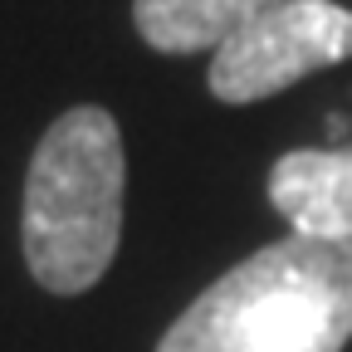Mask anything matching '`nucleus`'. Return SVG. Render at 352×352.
Listing matches in <instances>:
<instances>
[{
	"mask_svg": "<svg viewBox=\"0 0 352 352\" xmlns=\"http://www.w3.org/2000/svg\"><path fill=\"white\" fill-rule=\"evenodd\" d=\"M352 338V240L284 235L220 274L157 352H342Z\"/></svg>",
	"mask_w": 352,
	"mask_h": 352,
	"instance_id": "nucleus-1",
	"label": "nucleus"
},
{
	"mask_svg": "<svg viewBox=\"0 0 352 352\" xmlns=\"http://www.w3.org/2000/svg\"><path fill=\"white\" fill-rule=\"evenodd\" d=\"M127 157L103 108H69L34 147L25 182V259L50 294L94 289L118 254Z\"/></svg>",
	"mask_w": 352,
	"mask_h": 352,
	"instance_id": "nucleus-2",
	"label": "nucleus"
},
{
	"mask_svg": "<svg viewBox=\"0 0 352 352\" xmlns=\"http://www.w3.org/2000/svg\"><path fill=\"white\" fill-rule=\"evenodd\" d=\"M342 59H352L347 6H338V0H279L215 44L206 83L220 103H259Z\"/></svg>",
	"mask_w": 352,
	"mask_h": 352,
	"instance_id": "nucleus-3",
	"label": "nucleus"
},
{
	"mask_svg": "<svg viewBox=\"0 0 352 352\" xmlns=\"http://www.w3.org/2000/svg\"><path fill=\"white\" fill-rule=\"evenodd\" d=\"M270 201L308 240H352V142L284 152L270 171Z\"/></svg>",
	"mask_w": 352,
	"mask_h": 352,
	"instance_id": "nucleus-4",
	"label": "nucleus"
},
{
	"mask_svg": "<svg viewBox=\"0 0 352 352\" xmlns=\"http://www.w3.org/2000/svg\"><path fill=\"white\" fill-rule=\"evenodd\" d=\"M279 0H132V20L142 39L162 54H196L215 50L230 30Z\"/></svg>",
	"mask_w": 352,
	"mask_h": 352,
	"instance_id": "nucleus-5",
	"label": "nucleus"
},
{
	"mask_svg": "<svg viewBox=\"0 0 352 352\" xmlns=\"http://www.w3.org/2000/svg\"><path fill=\"white\" fill-rule=\"evenodd\" d=\"M328 132L333 138H347V118H328Z\"/></svg>",
	"mask_w": 352,
	"mask_h": 352,
	"instance_id": "nucleus-6",
	"label": "nucleus"
}]
</instances>
